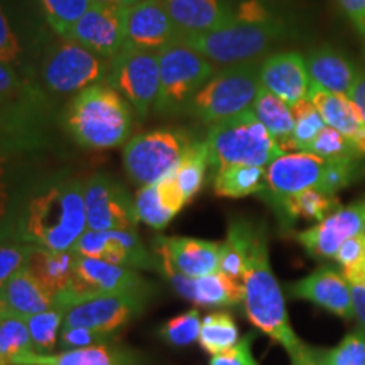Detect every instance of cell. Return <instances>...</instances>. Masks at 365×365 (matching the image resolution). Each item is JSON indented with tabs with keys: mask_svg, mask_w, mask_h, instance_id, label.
<instances>
[{
	"mask_svg": "<svg viewBox=\"0 0 365 365\" xmlns=\"http://www.w3.org/2000/svg\"><path fill=\"white\" fill-rule=\"evenodd\" d=\"M83 185L70 170L31 175L21 186L0 242L73 250L86 228Z\"/></svg>",
	"mask_w": 365,
	"mask_h": 365,
	"instance_id": "1",
	"label": "cell"
},
{
	"mask_svg": "<svg viewBox=\"0 0 365 365\" xmlns=\"http://www.w3.org/2000/svg\"><path fill=\"white\" fill-rule=\"evenodd\" d=\"M134 113L117 90L107 83H97L73 95L63 115V125L80 148L113 149L130 139Z\"/></svg>",
	"mask_w": 365,
	"mask_h": 365,
	"instance_id": "2",
	"label": "cell"
},
{
	"mask_svg": "<svg viewBox=\"0 0 365 365\" xmlns=\"http://www.w3.org/2000/svg\"><path fill=\"white\" fill-rule=\"evenodd\" d=\"M242 282L245 314L250 323L276 344L284 346L287 354H293L303 341L291 328L284 296L269 261L266 230L262 227L254 225L247 250V267Z\"/></svg>",
	"mask_w": 365,
	"mask_h": 365,
	"instance_id": "3",
	"label": "cell"
},
{
	"mask_svg": "<svg viewBox=\"0 0 365 365\" xmlns=\"http://www.w3.org/2000/svg\"><path fill=\"white\" fill-rule=\"evenodd\" d=\"M289 26L281 16L264 21L240 19L235 16L220 29L181 39L195 51L203 54L213 65L232 66L240 63L257 61L264 54L286 41Z\"/></svg>",
	"mask_w": 365,
	"mask_h": 365,
	"instance_id": "4",
	"label": "cell"
},
{
	"mask_svg": "<svg viewBox=\"0 0 365 365\" xmlns=\"http://www.w3.org/2000/svg\"><path fill=\"white\" fill-rule=\"evenodd\" d=\"M205 143L208 145L210 166L215 170L228 164L267 168L274 159L286 154L252 110L210 125Z\"/></svg>",
	"mask_w": 365,
	"mask_h": 365,
	"instance_id": "5",
	"label": "cell"
},
{
	"mask_svg": "<svg viewBox=\"0 0 365 365\" xmlns=\"http://www.w3.org/2000/svg\"><path fill=\"white\" fill-rule=\"evenodd\" d=\"M110 59L98 56L70 38L56 36L41 58L36 83L49 98L70 97L91 85L105 83Z\"/></svg>",
	"mask_w": 365,
	"mask_h": 365,
	"instance_id": "6",
	"label": "cell"
},
{
	"mask_svg": "<svg viewBox=\"0 0 365 365\" xmlns=\"http://www.w3.org/2000/svg\"><path fill=\"white\" fill-rule=\"evenodd\" d=\"M261 61L223 66L215 71L191 100L186 113L212 125L250 110L261 90Z\"/></svg>",
	"mask_w": 365,
	"mask_h": 365,
	"instance_id": "7",
	"label": "cell"
},
{
	"mask_svg": "<svg viewBox=\"0 0 365 365\" xmlns=\"http://www.w3.org/2000/svg\"><path fill=\"white\" fill-rule=\"evenodd\" d=\"M215 65L181 41L159 51V95L156 115H181L198 90L215 75Z\"/></svg>",
	"mask_w": 365,
	"mask_h": 365,
	"instance_id": "8",
	"label": "cell"
},
{
	"mask_svg": "<svg viewBox=\"0 0 365 365\" xmlns=\"http://www.w3.org/2000/svg\"><path fill=\"white\" fill-rule=\"evenodd\" d=\"M195 140L190 130L180 127H163L130 137L122 153L127 175L140 186L161 181L176 170Z\"/></svg>",
	"mask_w": 365,
	"mask_h": 365,
	"instance_id": "9",
	"label": "cell"
},
{
	"mask_svg": "<svg viewBox=\"0 0 365 365\" xmlns=\"http://www.w3.org/2000/svg\"><path fill=\"white\" fill-rule=\"evenodd\" d=\"M54 145L53 108L31 103H0V163L22 161Z\"/></svg>",
	"mask_w": 365,
	"mask_h": 365,
	"instance_id": "10",
	"label": "cell"
},
{
	"mask_svg": "<svg viewBox=\"0 0 365 365\" xmlns=\"http://www.w3.org/2000/svg\"><path fill=\"white\" fill-rule=\"evenodd\" d=\"M149 301L132 294L75 293L68 289L54 298V307L65 313L63 327H83L115 335L118 328L144 313Z\"/></svg>",
	"mask_w": 365,
	"mask_h": 365,
	"instance_id": "11",
	"label": "cell"
},
{
	"mask_svg": "<svg viewBox=\"0 0 365 365\" xmlns=\"http://www.w3.org/2000/svg\"><path fill=\"white\" fill-rule=\"evenodd\" d=\"M105 83L130 103L137 117L145 118L154 110L159 95V53L125 46L110 61Z\"/></svg>",
	"mask_w": 365,
	"mask_h": 365,
	"instance_id": "12",
	"label": "cell"
},
{
	"mask_svg": "<svg viewBox=\"0 0 365 365\" xmlns=\"http://www.w3.org/2000/svg\"><path fill=\"white\" fill-rule=\"evenodd\" d=\"M90 230H137L139 217L129 190L110 175L90 176L83 185Z\"/></svg>",
	"mask_w": 365,
	"mask_h": 365,
	"instance_id": "13",
	"label": "cell"
},
{
	"mask_svg": "<svg viewBox=\"0 0 365 365\" xmlns=\"http://www.w3.org/2000/svg\"><path fill=\"white\" fill-rule=\"evenodd\" d=\"M76 254L102 259L137 271L159 272L161 264L156 254L150 252L140 240L137 230H90L80 237L75 245Z\"/></svg>",
	"mask_w": 365,
	"mask_h": 365,
	"instance_id": "14",
	"label": "cell"
},
{
	"mask_svg": "<svg viewBox=\"0 0 365 365\" xmlns=\"http://www.w3.org/2000/svg\"><path fill=\"white\" fill-rule=\"evenodd\" d=\"M330 166L331 159L318 158L309 153L282 154L266 168V191L269 198L279 205L287 196L299 191H323Z\"/></svg>",
	"mask_w": 365,
	"mask_h": 365,
	"instance_id": "15",
	"label": "cell"
},
{
	"mask_svg": "<svg viewBox=\"0 0 365 365\" xmlns=\"http://www.w3.org/2000/svg\"><path fill=\"white\" fill-rule=\"evenodd\" d=\"M70 289L75 293L132 294L145 299H153L156 291L137 269L80 254L76 257V272Z\"/></svg>",
	"mask_w": 365,
	"mask_h": 365,
	"instance_id": "16",
	"label": "cell"
},
{
	"mask_svg": "<svg viewBox=\"0 0 365 365\" xmlns=\"http://www.w3.org/2000/svg\"><path fill=\"white\" fill-rule=\"evenodd\" d=\"M66 38L112 61L127 44L125 9L91 4Z\"/></svg>",
	"mask_w": 365,
	"mask_h": 365,
	"instance_id": "17",
	"label": "cell"
},
{
	"mask_svg": "<svg viewBox=\"0 0 365 365\" xmlns=\"http://www.w3.org/2000/svg\"><path fill=\"white\" fill-rule=\"evenodd\" d=\"M222 244L193 237H164L153 239V250L161 269H171L188 277H202L218 272Z\"/></svg>",
	"mask_w": 365,
	"mask_h": 365,
	"instance_id": "18",
	"label": "cell"
},
{
	"mask_svg": "<svg viewBox=\"0 0 365 365\" xmlns=\"http://www.w3.org/2000/svg\"><path fill=\"white\" fill-rule=\"evenodd\" d=\"M365 234V198L336 208L317 225L298 234V242L317 259H335L341 244Z\"/></svg>",
	"mask_w": 365,
	"mask_h": 365,
	"instance_id": "19",
	"label": "cell"
},
{
	"mask_svg": "<svg viewBox=\"0 0 365 365\" xmlns=\"http://www.w3.org/2000/svg\"><path fill=\"white\" fill-rule=\"evenodd\" d=\"M125 46L156 53L180 41L164 0H140L125 9Z\"/></svg>",
	"mask_w": 365,
	"mask_h": 365,
	"instance_id": "20",
	"label": "cell"
},
{
	"mask_svg": "<svg viewBox=\"0 0 365 365\" xmlns=\"http://www.w3.org/2000/svg\"><path fill=\"white\" fill-rule=\"evenodd\" d=\"M12 365H153V360L143 350L110 341V344L71 349L63 352L22 355Z\"/></svg>",
	"mask_w": 365,
	"mask_h": 365,
	"instance_id": "21",
	"label": "cell"
},
{
	"mask_svg": "<svg viewBox=\"0 0 365 365\" xmlns=\"http://www.w3.org/2000/svg\"><path fill=\"white\" fill-rule=\"evenodd\" d=\"M261 86L267 91L294 105L308 98L309 81L307 58L298 51L274 53L264 58L259 70Z\"/></svg>",
	"mask_w": 365,
	"mask_h": 365,
	"instance_id": "22",
	"label": "cell"
},
{
	"mask_svg": "<svg viewBox=\"0 0 365 365\" xmlns=\"http://www.w3.org/2000/svg\"><path fill=\"white\" fill-rule=\"evenodd\" d=\"M161 274L181 298L191 301L196 307H235L244 301V282L232 279L222 272L188 277L171 269H163Z\"/></svg>",
	"mask_w": 365,
	"mask_h": 365,
	"instance_id": "23",
	"label": "cell"
},
{
	"mask_svg": "<svg viewBox=\"0 0 365 365\" xmlns=\"http://www.w3.org/2000/svg\"><path fill=\"white\" fill-rule=\"evenodd\" d=\"M289 293L294 298L309 301L344 319L354 318L349 281L328 267H319L309 276L293 282L289 286Z\"/></svg>",
	"mask_w": 365,
	"mask_h": 365,
	"instance_id": "24",
	"label": "cell"
},
{
	"mask_svg": "<svg viewBox=\"0 0 365 365\" xmlns=\"http://www.w3.org/2000/svg\"><path fill=\"white\" fill-rule=\"evenodd\" d=\"M49 43V36H29L17 29L6 9L0 6V61L36 83L41 58Z\"/></svg>",
	"mask_w": 365,
	"mask_h": 365,
	"instance_id": "25",
	"label": "cell"
},
{
	"mask_svg": "<svg viewBox=\"0 0 365 365\" xmlns=\"http://www.w3.org/2000/svg\"><path fill=\"white\" fill-rule=\"evenodd\" d=\"M180 41L220 29L234 19V9L225 0H164Z\"/></svg>",
	"mask_w": 365,
	"mask_h": 365,
	"instance_id": "26",
	"label": "cell"
},
{
	"mask_svg": "<svg viewBox=\"0 0 365 365\" xmlns=\"http://www.w3.org/2000/svg\"><path fill=\"white\" fill-rule=\"evenodd\" d=\"M308 98L322 113L323 120L328 127L344 134L359 154L365 156V122L360 118L354 105L345 95L331 93L318 86H309Z\"/></svg>",
	"mask_w": 365,
	"mask_h": 365,
	"instance_id": "27",
	"label": "cell"
},
{
	"mask_svg": "<svg viewBox=\"0 0 365 365\" xmlns=\"http://www.w3.org/2000/svg\"><path fill=\"white\" fill-rule=\"evenodd\" d=\"M75 250H53L34 245L26 269L46 287L53 298L65 293L73 284L76 272Z\"/></svg>",
	"mask_w": 365,
	"mask_h": 365,
	"instance_id": "28",
	"label": "cell"
},
{
	"mask_svg": "<svg viewBox=\"0 0 365 365\" xmlns=\"http://www.w3.org/2000/svg\"><path fill=\"white\" fill-rule=\"evenodd\" d=\"M304 58L312 85L346 97L359 75L349 59L327 46L313 49Z\"/></svg>",
	"mask_w": 365,
	"mask_h": 365,
	"instance_id": "29",
	"label": "cell"
},
{
	"mask_svg": "<svg viewBox=\"0 0 365 365\" xmlns=\"http://www.w3.org/2000/svg\"><path fill=\"white\" fill-rule=\"evenodd\" d=\"M7 309L16 317L27 318L54 307V298L24 267L0 287Z\"/></svg>",
	"mask_w": 365,
	"mask_h": 365,
	"instance_id": "30",
	"label": "cell"
},
{
	"mask_svg": "<svg viewBox=\"0 0 365 365\" xmlns=\"http://www.w3.org/2000/svg\"><path fill=\"white\" fill-rule=\"evenodd\" d=\"M267 188L266 168L252 164H228L217 170L213 191L223 198L261 195Z\"/></svg>",
	"mask_w": 365,
	"mask_h": 365,
	"instance_id": "31",
	"label": "cell"
},
{
	"mask_svg": "<svg viewBox=\"0 0 365 365\" xmlns=\"http://www.w3.org/2000/svg\"><path fill=\"white\" fill-rule=\"evenodd\" d=\"M250 110L266 125V129L271 132V135L279 143L286 153L289 149L291 134H293L294 129V117L291 105L261 86Z\"/></svg>",
	"mask_w": 365,
	"mask_h": 365,
	"instance_id": "32",
	"label": "cell"
},
{
	"mask_svg": "<svg viewBox=\"0 0 365 365\" xmlns=\"http://www.w3.org/2000/svg\"><path fill=\"white\" fill-rule=\"evenodd\" d=\"M254 232V223L245 218H234L228 225L227 240L220 249V264L218 272L225 274L232 279L244 281L245 267H247V250L250 237Z\"/></svg>",
	"mask_w": 365,
	"mask_h": 365,
	"instance_id": "33",
	"label": "cell"
},
{
	"mask_svg": "<svg viewBox=\"0 0 365 365\" xmlns=\"http://www.w3.org/2000/svg\"><path fill=\"white\" fill-rule=\"evenodd\" d=\"M208 166L210 154L207 143L205 140H195L185 153V156H182L181 163L178 164L176 170L173 171L178 186H180L181 193L185 195L188 203L202 190Z\"/></svg>",
	"mask_w": 365,
	"mask_h": 365,
	"instance_id": "34",
	"label": "cell"
},
{
	"mask_svg": "<svg viewBox=\"0 0 365 365\" xmlns=\"http://www.w3.org/2000/svg\"><path fill=\"white\" fill-rule=\"evenodd\" d=\"M277 207L284 217L319 222L339 208V198L319 190H304L287 196Z\"/></svg>",
	"mask_w": 365,
	"mask_h": 365,
	"instance_id": "35",
	"label": "cell"
},
{
	"mask_svg": "<svg viewBox=\"0 0 365 365\" xmlns=\"http://www.w3.org/2000/svg\"><path fill=\"white\" fill-rule=\"evenodd\" d=\"M0 100L53 108V100L38 83L24 78L19 71L2 61H0Z\"/></svg>",
	"mask_w": 365,
	"mask_h": 365,
	"instance_id": "36",
	"label": "cell"
},
{
	"mask_svg": "<svg viewBox=\"0 0 365 365\" xmlns=\"http://www.w3.org/2000/svg\"><path fill=\"white\" fill-rule=\"evenodd\" d=\"M239 341V328L230 313H210L202 319L198 344L205 352L217 355L232 349Z\"/></svg>",
	"mask_w": 365,
	"mask_h": 365,
	"instance_id": "37",
	"label": "cell"
},
{
	"mask_svg": "<svg viewBox=\"0 0 365 365\" xmlns=\"http://www.w3.org/2000/svg\"><path fill=\"white\" fill-rule=\"evenodd\" d=\"M33 350V340L24 318L7 314L0 319V365H12Z\"/></svg>",
	"mask_w": 365,
	"mask_h": 365,
	"instance_id": "38",
	"label": "cell"
},
{
	"mask_svg": "<svg viewBox=\"0 0 365 365\" xmlns=\"http://www.w3.org/2000/svg\"><path fill=\"white\" fill-rule=\"evenodd\" d=\"M46 26L54 36L66 38L75 22L91 6V0H38Z\"/></svg>",
	"mask_w": 365,
	"mask_h": 365,
	"instance_id": "39",
	"label": "cell"
},
{
	"mask_svg": "<svg viewBox=\"0 0 365 365\" xmlns=\"http://www.w3.org/2000/svg\"><path fill=\"white\" fill-rule=\"evenodd\" d=\"M63 313L61 308L53 307L46 312H41L33 317L24 318L29 328L31 340H33L34 352L38 354H51L56 349L59 331L63 327Z\"/></svg>",
	"mask_w": 365,
	"mask_h": 365,
	"instance_id": "40",
	"label": "cell"
},
{
	"mask_svg": "<svg viewBox=\"0 0 365 365\" xmlns=\"http://www.w3.org/2000/svg\"><path fill=\"white\" fill-rule=\"evenodd\" d=\"M291 110L294 117V129L291 134L289 149H299L301 153H304L327 124L309 98L291 105Z\"/></svg>",
	"mask_w": 365,
	"mask_h": 365,
	"instance_id": "41",
	"label": "cell"
},
{
	"mask_svg": "<svg viewBox=\"0 0 365 365\" xmlns=\"http://www.w3.org/2000/svg\"><path fill=\"white\" fill-rule=\"evenodd\" d=\"M135 212L139 222H144L154 230H163L176 215L164 207L156 185L140 186L135 195Z\"/></svg>",
	"mask_w": 365,
	"mask_h": 365,
	"instance_id": "42",
	"label": "cell"
},
{
	"mask_svg": "<svg viewBox=\"0 0 365 365\" xmlns=\"http://www.w3.org/2000/svg\"><path fill=\"white\" fill-rule=\"evenodd\" d=\"M200 330H202L200 309L193 308L190 312L180 314V317L168 319L159 330V336L170 345L186 346L195 344L200 339Z\"/></svg>",
	"mask_w": 365,
	"mask_h": 365,
	"instance_id": "43",
	"label": "cell"
},
{
	"mask_svg": "<svg viewBox=\"0 0 365 365\" xmlns=\"http://www.w3.org/2000/svg\"><path fill=\"white\" fill-rule=\"evenodd\" d=\"M14 163L19 161L0 163V239H2V232L12 213L17 193H19L24 181L31 176L21 173L14 166Z\"/></svg>",
	"mask_w": 365,
	"mask_h": 365,
	"instance_id": "44",
	"label": "cell"
},
{
	"mask_svg": "<svg viewBox=\"0 0 365 365\" xmlns=\"http://www.w3.org/2000/svg\"><path fill=\"white\" fill-rule=\"evenodd\" d=\"M304 153L314 154V156L323 159H344L359 156L354 144L344 134H340L339 130L331 129L328 125L319 132L317 139L308 145V149Z\"/></svg>",
	"mask_w": 365,
	"mask_h": 365,
	"instance_id": "45",
	"label": "cell"
},
{
	"mask_svg": "<svg viewBox=\"0 0 365 365\" xmlns=\"http://www.w3.org/2000/svg\"><path fill=\"white\" fill-rule=\"evenodd\" d=\"M327 365H365V331L349 333L339 345L325 350Z\"/></svg>",
	"mask_w": 365,
	"mask_h": 365,
	"instance_id": "46",
	"label": "cell"
},
{
	"mask_svg": "<svg viewBox=\"0 0 365 365\" xmlns=\"http://www.w3.org/2000/svg\"><path fill=\"white\" fill-rule=\"evenodd\" d=\"M33 247L21 242H0V287L26 267Z\"/></svg>",
	"mask_w": 365,
	"mask_h": 365,
	"instance_id": "47",
	"label": "cell"
},
{
	"mask_svg": "<svg viewBox=\"0 0 365 365\" xmlns=\"http://www.w3.org/2000/svg\"><path fill=\"white\" fill-rule=\"evenodd\" d=\"M110 341H115V335L83 327H61L58 339V344L63 350L85 349V346L110 344Z\"/></svg>",
	"mask_w": 365,
	"mask_h": 365,
	"instance_id": "48",
	"label": "cell"
},
{
	"mask_svg": "<svg viewBox=\"0 0 365 365\" xmlns=\"http://www.w3.org/2000/svg\"><path fill=\"white\" fill-rule=\"evenodd\" d=\"M335 261L344 267V277L346 281H354L362 269L365 261V234L355 235L341 244Z\"/></svg>",
	"mask_w": 365,
	"mask_h": 365,
	"instance_id": "49",
	"label": "cell"
},
{
	"mask_svg": "<svg viewBox=\"0 0 365 365\" xmlns=\"http://www.w3.org/2000/svg\"><path fill=\"white\" fill-rule=\"evenodd\" d=\"M254 333H247L244 339L237 341L232 349L225 352L212 355L208 365H261L252 355Z\"/></svg>",
	"mask_w": 365,
	"mask_h": 365,
	"instance_id": "50",
	"label": "cell"
},
{
	"mask_svg": "<svg viewBox=\"0 0 365 365\" xmlns=\"http://www.w3.org/2000/svg\"><path fill=\"white\" fill-rule=\"evenodd\" d=\"M289 357L291 365H327L325 350L307 344H301Z\"/></svg>",
	"mask_w": 365,
	"mask_h": 365,
	"instance_id": "51",
	"label": "cell"
},
{
	"mask_svg": "<svg viewBox=\"0 0 365 365\" xmlns=\"http://www.w3.org/2000/svg\"><path fill=\"white\" fill-rule=\"evenodd\" d=\"M357 33L365 39V0H336Z\"/></svg>",
	"mask_w": 365,
	"mask_h": 365,
	"instance_id": "52",
	"label": "cell"
},
{
	"mask_svg": "<svg viewBox=\"0 0 365 365\" xmlns=\"http://www.w3.org/2000/svg\"><path fill=\"white\" fill-rule=\"evenodd\" d=\"M346 98L350 100L360 118L365 122V73H359L352 88L346 93Z\"/></svg>",
	"mask_w": 365,
	"mask_h": 365,
	"instance_id": "53",
	"label": "cell"
},
{
	"mask_svg": "<svg viewBox=\"0 0 365 365\" xmlns=\"http://www.w3.org/2000/svg\"><path fill=\"white\" fill-rule=\"evenodd\" d=\"M350 293H352L354 304V317L359 319L360 327L365 331V284L362 282H349Z\"/></svg>",
	"mask_w": 365,
	"mask_h": 365,
	"instance_id": "54",
	"label": "cell"
},
{
	"mask_svg": "<svg viewBox=\"0 0 365 365\" xmlns=\"http://www.w3.org/2000/svg\"><path fill=\"white\" fill-rule=\"evenodd\" d=\"M137 2H140V0H115V2H113V6H117L120 9H129Z\"/></svg>",
	"mask_w": 365,
	"mask_h": 365,
	"instance_id": "55",
	"label": "cell"
},
{
	"mask_svg": "<svg viewBox=\"0 0 365 365\" xmlns=\"http://www.w3.org/2000/svg\"><path fill=\"white\" fill-rule=\"evenodd\" d=\"M7 314H11V313H9L7 304H6V299H4L2 291H0V319H2L4 317H7Z\"/></svg>",
	"mask_w": 365,
	"mask_h": 365,
	"instance_id": "56",
	"label": "cell"
},
{
	"mask_svg": "<svg viewBox=\"0 0 365 365\" xmlns=\"http://www.w3.org/2000/svg\"><path fill=\"white\" fill-rule=\"evenodd\" d=\"M350 282H362V284H365V261L362 264V269H360V272L357 274V277H355V279L350 281Z\"/></svg>",
	"mask_w": 365,
	"mask_h": 365,
	"instance_id": "57",
	"label": "cell"
},
{
	"mask_svg": "<svg viewBox=\"0 0 365 365\" xmlns=\"http://www.w3.org/2000/svg\"><path fill=\"white\" fill-rule=\"evenodd\" d=\"M115 0H91V4H102V6H113Z\"/></svg>",
	"mask_w": 365,
	"mask_h": 365,
	"instance_id": "58",
	"label": "cell"
},
{
	"mask_svg": "<svg viewBox=\"0 0 365 365\" xmlns=\"http://www.w3.org/2000/svg\"><path fill=\"white\" fill-rule=\"evenodd\" d=\"M4 102V100H0V103H2Z\"/></svg>",
	"mask_w": 365,
	"mask_h": 365,
	"instance_id": "59",
	"label": "cell"
}]
</instances>
